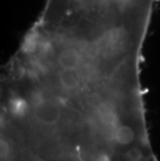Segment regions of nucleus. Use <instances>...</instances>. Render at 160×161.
Listing matches in <instances>:
<instances>
[{"mask_svg":"<svg viewBox=\"0 0 160 161\" xmlns=\"http://www.w3.org/2000/svg\"><path fill=\"white\" fill-rule=\"evenodd\" d=\"M12 110L15 114L18 115H23L27 110V105L26 102L22 99H15L13 100L12 103Z\"/></svg>","mask_w":160,"mask_h":161,"instance_id":"5","label":"nucleus"},{"mask_svg":"<svg viewBox=\"0 0 160 161\" xmlns=\"http://www.w3.org/2000/svg\"><path fill=\"white\" fill-rule=\"evenodd\" d=\"M59 81L62 86L67 91H75L80 85V77L78 69H63L59 75Z\"/></svg>","mask_w":160,"mask_h":161,"instance_id":"3","label":"nucleus"},{"mask_svg":"<svg viewBox=\"0 0 160 161\" xmlns=\"http://www.w3.org/2000/svg\"><path fill=\"white\" fill-rule=\"evenodd\" d=\"M8 154H9V148H8V142H6L5 140H2L1 142V157H2V159L3 158L5 159Z\"/></svg>","mask_w":160,"mask_h":161,"instance_id":"7","label":"nucleus"},{"mask_svg":"<svg viewBox=\"0 0 160 161\" xmlns=\"http://www.w3.org/2000/svg\"><path fill=\"white\" fill-rule=\"evenodd\" d=\"M33 115L40 124L53 126L59 121L60 115H62V109L54 101L43 100L37 102L33 110Z\"/></svg>","mask_w":160,"mask_h":161,"instance_id":"1","label":"nucleus"},{"mask_svg":"<svg viewBox=\"0 0 160 161\" xmlns=\"http://www.w3.org/2000/svg\"><path fill=\"white\" fill-rule=\"evenodd\" d=\"M118 1L121 3H128L129 1H131V0H118Z\"/></svg>","mask_w":160,"mask_h":161,"instance_id":"9","label":"nucleus"},{"mask_svg":"<svg viewBox=\"0 0 160 161\" xmlns=\"http://www.w3.org/2000/svg\"><path fill=\"white\" fill-rule=\"evenodd\" d=\"M139 157H141V152L136 149H131L127 153V159L129 161H137L139 160Z\"/></svg>","mask_w":160,"mask_h":161,"instance_id":"6","label":"nucleus"},{"mask_svg":"<svg viewBox=\"0 0 160 161\" xmlns=\"http://www.w3.org/2000/svg\"><path fill=\"white\" fill-rule=\"evenodd\" d=\"M96 161H109V159H108V157L106 155H100L97 157Z\"/></svg>","mask_w":160,"mask_h":161,"instance_id":"8","label":"nucleus"},{"mask_svg":"<svg viewBox=\"0 0 160 161\" xmlns=\"http://www.w3.org/2000/svg\"><path fill=\"white\" fill-rule=\"evenodd\" d=\"M134 131L131 127H129L127 125H122L118 126L114 129L113 133V137L117 140L118 143L123 146L130 145V143L134 140Z\"/></svg>","mask_w":160,"mask_h":161,"instance_id":"4","label":"nucleus"},{"mask_svg":"<svg viewBox=\"0 0 160 161\" xmlns=\"http://www.w3.org/2000/svg\"><path fill=\"white\" fill-rule=\"evenodd\" d=\"M81 56L75 49H66L60 52L57 58V63L63 69H79Z\"/></svg>","mask_w":160,"mask_h":161,"instance_id":"2","label":"nucleus"}]
</instances>
